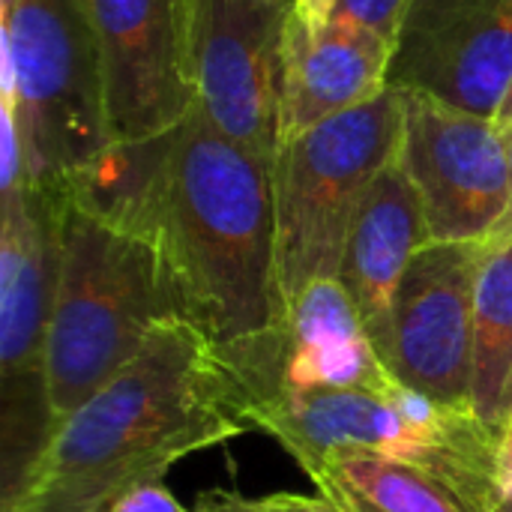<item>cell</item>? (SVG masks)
<instances>
[{
	"label": "cell",
	"mask_w": 512,
	"mask_h": 512,
	"mask_svg": "<svg viewBox=\"0 0 512 512\" xmlns=\"http://www.w3.org/2000/svg\"><path fill=\"white\" fill-rule=\"evenodd\" d=\"M483 243H429L414 255L396 291L381 354L396 381L453 408H471Z\"/></svg>",
	"instance_id": "obj_11"
},
{
	"label": "cell",
	"mask_w": 512,
	"mask_h": 512,
	"mask_svg": "<svg viewBox=\"0 0 512 512\" xmlns=\"http://www.w3.org/2000/svg\"><path fill=\"white\" fill-rule=\"evenodd\" d=\"M504 138H507V156H510V183H512V129L510 132H504ZM512 228V195H510V210H507V219H504V225L498 228V234L501 231H510Z\"/></svg>",
	"instance_id": "obj_25"
},
{
	"label": "cell",
	"mask_w": 512,
	"mask_h": 512,
	"mask_svg": "<svg viewBox=\"0 0 512 512\" xmlns=\"http://www.w3.org/2000/svg\"><path fill=\"white\" fill-rule=\"evenodd\" d=\"M471 408L489 432L512 423V228L483 243L474 300Z\"/></svg>",
	"instance_id": "obj_17"
},
{
	"label": "cell",
	"mask_w": 512,
	"mask_h": 512,
	"mask_svg": "<svg viewBox=\"0 0 512 512\" xmlns=\"http://www.w3.org/2000/svg\"><path fill=\"white\" fill-rule=\"evenodd\" d=\"M249 429L276 438L285 453L315 480L336 450H366L393 462L423 468L441 480L471 512L498 510L501 441L474 411L441 435H429L369 390H276L246 405Z\"/></svg>",
	"instance_id": "obj_7"
},
{
	"label": "cell",
	"mask_w": 512,
	"mask_h": 512,
	"mask_svg": "<svg viewBox=\"0 0 512 512\" xmlns=\"http://www.w3.org/2000/svg\"><path fill=\"white\" fill-rule=\"evenodd\" d=\"M282 3H288V6H294V3H297V0H282Z\"/></svg>",
	"instance_id": "obj_28"
},
{
	"label": "cell",
	"mask_w": 512,
	"mask_h": 512,
	"mask_svg": "<svg viewBox=\"0 0 512 512\" xmlns=\"http://www.w3.org/2000/svg\"><path fill=\"white\" fill-rule=\"evenodd\" d=\"M0 102L15 111L27 186L63 192L69 174L111 144L102 60L84 0L3 3Z\"/></svg>",
	"instance_id": "obj_4"
},
{
	"label": "cell",
	"mask_w": 512,
	"mask_h": 512,
	"mask_svg": "<svg viewBox=\"0 0 512 512\" xmlns=\"http://www.w3.org/2000/svg\"><path fill=\"white\" fill-rule=\"evenodd\" d=\"M333 3L336 0H297L294 15L309 27V33H318V30L327 27V21L333 15Z\"/></svg>",
	"instance_id": "obj_23"
},
{
	"label": "cell",
	"mask_w": 512,
	"mask_h": 512,
	"mask_svg": "<svg viewBox=\"0 0 512 512\" xmlns=\"http://www.w3.org/2000/svg\"><path fill=\"white\" fill-rule=\"evenodd\" d=\"M249 432L216 342L186 318L159 321L141 351L66 417L6 512H105L186 456Z\"/></svg>",
	"instance_id": "obj_1"
},
{
	"label": "cell",
	"mask_w": 512,
	"mask_h": 512,
	"mask_svg": "<svg viewBox=\"0 0 512 512\" xmlns=\"http://www.w3.org/2000/svg\"><path fill=\"white\" fill-rule=\"evenodd\" d=\"M282 0H201L195 81L201 114L234 144L276 159L285 33Z\"/></svg>",
	"instance_id": "obj_10"
},
{
	"label": "cell",
	"mask_w": 512,
	"mask_h": 512,
	"mask_svg": "<svg viewBox=\"0 0 512 512\" xmlns=\"http://www.w3.org/2000/svg\"><path fill=\"white\" fill-rule=\"evenodd\" d=\"M285 387L291 390H369L384 393L393 381L381 363L357 303L339 276L309 282L282 315Z\"/></svg>",
	"instance_id": "obj_15"
},
{
	"label": "cell",
	"mask_w": 512,
	"mask_h": 512,
	"mask_svg": "<svg viewBox=\"0 0 512 512\" xmlns=\"http://www.w3.org/2000/svg\"><path fill=\"white\" fill-rule=\"evenodd\" d=\"M105 512H192L186 510L168 489L162 480H150V483H138L132 489H126L123 495H117L111 501V507Z\"/></svg>",
	"instance_id": "obj_20"
},
{
	"label": "cell",
	"mask_w": 512,
	"mask_h": 512,
	"mask_svg": "<svg viewBox=\"0 0 512 512\" xmlns=\"http://www.w3.org/2000/svg\"><path fill=\"white\" fill-rule=\"evenodd\" d=\"M512 78V0H411L390 87L492 117Z\"/></svg>",
	"instance_id": "obj_12"
},
{
	"label": "cell",
	"mask_w": 512,
	"mask_h": 512,
	"mask_svg": "<svg viewBox=\"0 0 512 512\" xmlns=\"http://www.w3.org/2000/svg\"><path fill=\"white\" fill-rule=\"evenodd\" d=\"M267 507L273 512H345L339 504H333L330 498H306V495H291V492H276L270 498H264Z\"/></svg>",
	"instance_id": "obj_22"
},
{
	"label": "cell",
	"mask_w": 512,
	"mask_h": 512,
	"mask_svg": "<svg viewBox=\"0 0 512 512\" xmlns=\"http://www.w3.org/2000/svg\"><path fill=\"white\" fill-rule=\"evenodd\" d=\"M393 45L345 18L330 15L327 27H309L291 12L285 33V81L279 144L306 129L354 111L390 87Z\"/></svg>",
	"instance_id": "obj_13"
},
{
	"label": "cell",
	"mask_w": 512,
	"mask_h": 512,
	"mask_svg": "<svg viewBox=\"0 0 512 512\" xmlns=\"http://www.w3.org/2000/svg\"><path fill=\"white\" fill-rule=\"evenodd\" d=\"M321 495H342L372 512H471L423 468L366 450H336L315 477Z\"/></svg>",
	"instance_id": "obj_18"
},
{
	"label": "cell",
	"mask_w": 512,
	"mask_h": 512,
	"mask_svg": "<svg viewBox=\"0 0 512 512\" xmlns=\"http://www.w3.org/2000/svg\"><path fill=\"white\" fill-rule=\"evenodd\" d=\"M429 243L432 237L423 216V201L396 156L360 201L339 264V282L357 303L378 357L387 348L402 276L414 255Z\"/></svg>",
	"instance_id": "obj_14"
},
{
	"label": "cell",
	"mask_w": 512,
	"mask_h": 512,
	"mask_svg": "<svg viewBox=\"0 0 512 512\" xmlns=\"http://www.w3.org/2000/svg\"><path fill=\"white\" fill-rule=\"evenodd\" d=\"M159 249L183 318L216 345L279 324L273 159L225 138L198 105L177 126Z\"/></svg>",
	"instance_id": "obj_2"
},
{
	"label": "cell",
	"mask_w": 512,
	"mask_h": 512,
	"mask_svg": "<svg viewBox=\"0 0 512 512\" xmlns=\"http://www.w3.org/2000/svg\"><path fill=\"white\" fill-rule=\"evenodd\" d=\"M399 159L417 186L432 243H483L510 210L507 138L492 117L405 93Z\"/></svg>",
	"instance_id": "obj_9"
},
{
	"label": "cell",
	"mask_w": 512,
	"mask_h": 512,
	"mask_svg": "<svg viewBox=\"0 0 512 512\" xmlns=\"http://www.w3.org/2000/svg\"><path fill=\"white\" fill-rule=\"evenodd\" d=\"M402 135L405 90L387 87L372 102L279 144L273 159L279 321L309 282L339 276L351 219L375 177L399 156Z\"/></svg>",
	"instance_id": "obj_5"
},
{
	"label": "cell",
	"mask_w": 512,
	"mask_h": 512,
	"mask_svg": "<svg viewBox=\"0 0 512 512\" xmlns=\"http://www.w3.org/2000/svg\"><path fill=\"white\" fill-rule=\"evenodd\" d=\"M408 3L411 0H336L333 15L345 18V21H354V24L384 36L396 48Z\"/></svg>",
	"instance_id": "obj_19"
},
{
	"label": "cell",
	"mask_w": 512,
	"mask_h": 512,
	"mask_svg": "<svg viewBox=\"0 0 512 512\" xmlns=\"http://www.w3.org/2000/svg\"><path fill=\"white\" fill-rule=\"evenodd\" d=\"M324 498H330L333 504H339L345 512H372L366 510V507H360V504H354V501H348V498H342V495H336V492H330V495H324Z\"/></svg>",
	"instance_id": "obj_26"
},
{
	"label": "cell",
	"mask_w": 512,
	"mask_h": 512,
	"mask_svg": "<svg viewBox=\"0 0 512 512\" xmlns=\"http://www.w3.org/2000/svg\"><path fill=\"white\" fill-rule=\"evenodd\" d=\"M60 189L18 183L3 192L0 222V471L3 512L21 495L54 435L45 390V342L54 309L63 222Z\"/></svg>",
	"instance_id": "obj_6"
},
{
	"label": "cell",
	"mask_w": 512,
	"mask_h": 512,
	"mask_svg": "<svg viewBox=\"0 0 512 512\" xmlns=\"http://www.w3.org/2000/svg\"><path fill=\"white\" fill-rule=\"evenodd\" d=\"M495 512H512V495H510V498H504V501L498 504V510H495Z\"/></svg>",
	"instance_id": "obj_27"
},
{
	"label": "cell",
	"mask_w": 512,
	"mask_h": 512,
	"mask_svg": "<svg viewBox=\"0 0 512 512\" xmlns=\"http://www.w3.org/2000/svg\"><path fill=\"white\" fill-rule=\"evenodd\" d=\"M165 318H183V306L162 249L69 207L45 342L54 429L96 396Z\"/></svg>",
	"instance_id": "obj_3"
},
{
	"label": "cell",
	"mask_w": 512,
	"mask_h": 512,
	"mask_svg": "<svg viewBox=\"0 0 512 512\" xmlns=\"http://www.w3.org/2000/svg\"><path fill=\"white\" fill-rule=\"evenodd\" d=\"M99 45L111 141L177 129L198 105L201 0H84Z\"/></svg>",
	"instance_id": "obj_8"
},
{
	"label": "cell",
	"mask_w": 512,
	"mask_h": 512,
	"mask_svg": "<svg viewBox=\"0 0 512 512\" xmlns=\"http://www.w3.org/2000/svg\"><path fill=\"white\" fill-rule=\"evenodd\" d=\"M495 126L501 132H510L512 129V78L507 93H504V99H501V105H498V111H495Z\"/></svg>",
	"instance_id": "obj_24"
},
{
	"label": "cell",
	"mask_w": 512,
	"mask_h": 512,
	"mask_svg": "<svg viewBox=\"0 0 512 512\" xmlns=\"http://www.w3.org/2000/svg\"><path fill=\"white\" fill-rule=\"evenodd\" d=\"M192 512H273L267 507L264 498L252 501V498H243L237 492H228V489H207L195 498Z\"/></svg>",
	"instance_id": "obj_21"
},
{
	"label": "cell",
	"mask_w": 512,
	"mask_h": 512,
	"mask_svg": "<svg viewBox=\"0 0 512 512\" xmlns=\"http://www.w3.org/2000/svg\"><path fill=\"white\" fill-rule=\"evenodd\" d=\"M174 144L177 129L138 141H111L69 174L63 186L69 207L117 234L159 246Z\"/></svg>",
	"instance_id": "obj_16"
}]
</instances>
